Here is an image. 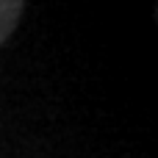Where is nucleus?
I'll use <instances>...</instances> for the list:
<instances>
[{
  "label": "nucleus",
  "instance_id": "obj_1",
  "mask_svg": "<svg viewBox=\"0 0 158 158\" xmlns=\"http://www.w3.org/2000/svg\"><path fill=\"white\" fill-rule=\"evenodd\" d=\"M22 11H25V0H0V47L17 31Z\"/></svg>",
  "mask_w": 158,
  "mask_h": 158
},
{
  "label": "nucleus",
  "instance_id": "obj_2",
  "mask_svg": "<svg viewBox=\"0 0 158 158\" xmlns=\"http://www.w3.org/2000/svg\"><path fill=\"white\" fill-rule=\"evenodd\" d=\"M156 19H158V3H156Z\"/></svg>",
  "mask_w": 158,
  "mask_h": 158
}]
</instances>
